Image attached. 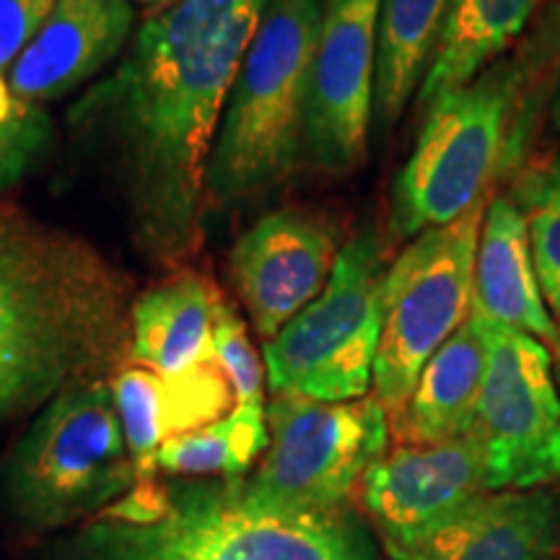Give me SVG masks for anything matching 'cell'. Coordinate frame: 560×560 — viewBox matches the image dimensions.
I'll return each instance as SVG.
<instances>
[{"label": "cell", "mask_w": 560, "mask_h": 560, "mask_svg": "<svg viewBox=\"0 0 560 560\" xmlns=\"http://www.w3.org/2000/svg\"><path fill=\"white\" fill-rule=\"evenodd\" d=\"M514 62L520 70V96L503 149L501 185H506L511 174L527 161L540 128L548 132V145L542 149H560V0H552L545 9L540 26L529 45L516 52Z\"/></svg>", "instance_id": "obj_22"}, {"label": "cell", "mask_w": 560, "mask_h": 560, "mask_svg": "<svg viewBox=\"0 0 560 560\" xmlns=\"http://www.w3.org/2000/svg\"><path fill=\"white\" fill-rule=\"evenodd\" d=\"M130 0H58L5 79L21 100L47 104L102 73L132 34Z\"/></svg>", "instance_id": "obj_14"}, {"label": "cell", "mask_w": 560, "mask_h": 560, "mask_svg": "<svg viewBox=\"0 0 560 560\" xmlns=\"http://www.w3.org/2000/svg\"><path fill=\"white\" fill-rule=\"evenodd\" d=\"M506 187L527 221L545 304L560 325V149L532 153Z\"/></svg>", "instance_id": "obj_24"}, {"label": "cell", "mask_w": 560, "mask_h": 560, "mask_svg": "<svg viewBox=\"0 0 560 560\" xmlns=\"http://www.w3.org/2000/svg\"><path fill=\"white\" fill-rule=\"evenodd\" d=\"M382 0H325L306 102L304 153L327 174H350L369 153Z\"/></svg>", "instance_id": "obj_11"}, {"label": "cell", "mask_w": 560, "mask_h": 560, "mask_svg": "<svg viewBox=\"0 0 560 560\" xmlns=\"http://www.w3.org/2000/svg\"><path fill=\"white\" fill-rule=\"evenodd\" d=\"M215 363L234 389L236 405L262 402V363L252 346L247 327L226 301H221L213 325Z\"/></svg>", "instance_id": "obj_26"}, {"label": "cell", "mask_w": 560, "mask_h": 560, "mask_svg": "<svg viewBox=\"0 0 560 560\" xmlns=\"http://www.w3.org/2000/svg\"><path fill=\"white\" fill-rule=\"evenodd\" d=\"M136 482L115 395L102 380L55 395L3 467L5 501L34 527L96 514Z\"/></svg>", "instance_id": "obj_5"}, {"label": "cell", "mask_w": 560, "mask_h": 560, "mask_svg": "<svg viewBox=\"0 0 560 560\" xmlns=\"http://www.w3.org/2000/svg\"><path fill=\"white\" fill-rule=\"evenodd\" d=\"M268 444L265 405H236L229 416L166 441L159 450L156 465L172 475H223L226 482H242Z\"/></svg>", "instance_id": "obj_23"}, {"label": "cell", "mask_w": 560, "mask_h": 560, "mask_svg": "<svg viewBox=\"0 0 560 560\" xmlns=\"http://www.w3.org/2000/svg\"><path fill=\"white\" fill-rule=\"evenodd\" d=\"M486 338V374L470 436L488 490H537L560 480V392L548 346L472 312Z\"/></svg>", "instance_id": "obj_10"}, {"label": "cell", "mask_w": 560, "mask_h": 560, "mask_svg": "<svg viewBox=\"0 0 560 560\" xmlns=\"http://www.w3.org/2000/svg\"><path fill=\"white\" fill-rule=\"evenodd\" d=\"M270 444L240 499L278 514H330L387 454L389 418L374 395L317 402L276 395L268 408Z\"/></svg>", "instance_id": "obj_9"}, {"label": "cell", "mask_w": 560, "mask_h": 560, "mask_svg": "<svg viewBox=\"0 0 560 560\" xmlns=\"http://www.w3.org/2000/svg\"><path fill=\"white\" fill-rule=\"evenodd\" d=\"M395 560H558V506L542 490H488Z\"/></svg>", "instance_id": "obj_15"}, {"label": "cell", "mask_w": 560, "mask_h": 560, "mask_svg": "<svg viewBox=\"0 0 560 560\" xmlns=\"http://www.w3.org/2000/svg\"><path fill=\"white\" fill-rule=\"evenodd\" d=\"M452 0H382L374 122L389 132L416 100L436 55Z\"/></svg>", "instance_id": "obj_21"}, {"label": "cell", "mask_w": 560, "mask_h": 560, "mask_svg": "<svg viewBox=\"0 0 560 560\" xmlns=\"http://www.w3.org/2000/svg\"><path fill=\"white\" fill-rule=\"evenodd\" d=\"M223 296L198 270H177L130 306V359L159 374L215 363L213 325Z\"/></svg>", "instance_id": "obj_18"}, {"label": "cell", "mask_w": 560, "mask_h": 560, "mask_svg": "<svg viewBox=\"0 0 560 560\" xmlns=\"http://www.w3.org/2000/svg\"><path fill=\"white\" fill-rule=\"evenodd\" d=\"M340 249L338 223L304 208L272 210L244 231L231 249L229 272L265 342L319 296Z\"/></svg>", "instance_id": "obj_12"}, {"label": "cell", "mask_w": 560, "mask_h": 560, "mask_svg": "<svg viewBox=\"0 0 560 560\" xmlns=\"http://www.w3.org/2000/svg\"><path fill=\"white\" fill-rule=\"evenodd\" d=\"M262 13L170 58L128 55L70 109V122L115 140L132 234L153 262L177 265L200 247L210 151Z\"/></svg>", "instance_id": "obj_1"}, {"label": "cell", "mask_w": 560, "mask_h": 560, "mask_svg": "<svg viewBox=\"0 0 560 560\" xmlns=\"http://www.w3.org/2000/svg\"><path fill=\"white\" fill-rule=\"evenodd\" d=\"M488 198L454 223L418 234L389 265L371 387L389 420L405 410L433 353L470 319Z\"/></svg>", "instance_id": "obj_8"}, {"label": "cell", "mask_w": 560, "mask_h": 560, "mask_svg": "<svg viewBox=\"0 0 560 560\" xmlns=\"http://www.w3.org/2000/svg\"><path fill=\"white\" fill-rule=\"evenodd\" d=\"M472 312L532 335L550 353L558 346L560 330L545 304L527 221L509 192H490L486 202L475 255Z\"/></svg>", "instance_id": "obj_17"}, {"label": "cell", "mask_w": 560, "mask_h": 560, "mask_svg": "<svg viewBox=\"0 0 560 560\" xmlns=\"http://www.w3.org/2000/svg\"><path fill=\"white\" fill-rule=\"evenodd\" d=\"M387 255L374 226L342 244L332 276L276 338L265 342V371L276 395L353 402L374 387L384 325Z\"/></svg>", "instance_id": "obj_7"}, {"label": "cell", "mask_w": 560, "mask_h": 560, "mask_svg": "<svg viewBox=\"0 0 560 560\" xmlns=\"http://www.w3.org/2000/svg\"><path fill=\"white\" fill-rule=\"evenodd\" d=\"M58 0H0V73H9L24 47L50 19Z\"/></svg>", "instance_id": "obj_27"}, {"label": "cell", "mask_w": 560, "mask_h": 560, "mask_svg": "<svg viewBox=\"0 0 560 560\" xmlns=\"http://www.w3.org/2000/svg\"><path fill=\"white\" fill-rule=\"evenodd\" d=\"M560 330V325H558ZM552 369H556V382H558V392H560V332H558V346L552 348Z\"/></svg>", "instance_id": "obj_30"}, {"label": "cell", "mask_w": 560, "mask_h": 560, "mask_svg": "<svg viewBox=\"0 0 560 560\" xmlns=\"http://www.w3.org/2000/svg\"><path fill=\"white\" fill-rule=\"evenodd\" d=\"M486 374V338L470 319L441 346L420 371L408 405L389 420L397 444H444L467 436Z\"/></svg>", "instance_id": "obj_19"}, {"label": "cell", "mask_w": 560, "mask_h": 560, "mask_svg": "<svg viewBox=\"0 0 560 560\" xmlns=\"http://www.w3.org/2000/svg\"><path fill=\"white\" fill-rule=\"evenodd\" d=\"M545 0H452L436 55L418 91V109L472 83L527 32Z\"/></svg>", "instance_id": "obj_20"}, {"label": "cell", "mask_w": 560, "mask_h": 560, "mask_svg": "<svg viewBox=\"0 0 560 560\" xmlns=\"http://www.w3.org/2000/svg\"><path fill=\"white\" fill-rule=\"evenodd\" d=\"M516 96L520 70L514 58H501L425 112L416 149L389 192L392 240L454 223L495 192Z\"/></svg>", "instance_id": "obj_4"}, {"label": "cell", "mask_w": 560, "mask_h": 560, "mask_svg": "<svg viewBox=\"0 0 560 560\" xmlns=\"http://www.w3.org/2000/svg\"><path fill=\"white\" fill-rule=\"evenodd\" d=\"M128 289L94 244L0 202V425L115 363Z\"/></svg>", "instance_id": "obj_2"}, {"label": "cell", "mask_w": 560, "mask_h": 560, "mask_svg": "<svg viewBox=\"0 0 560 560\" xmlns=\"http://www.w3.org/2000/svg\"><path fill=\"white\" fill-rule=\"evenodd\" d=\"M109 387L138 482H149L159 470V450L166 441L198 431L223 418L229 408H236L234 389L219 363H206L182 374L132 366L122 369Z\"/></svg>", "instance_id": "obj_16"}, {"label": "cell", "mask_w": 560, "mask_h": 560, "mask_svg": "<svg viewBox=\"0 0 560 560\" xmlns=\"http://www.w3.org/2000/svg\"><path fill=\"white\" fill-rule=\"evenodd\" d=\"M325 0H268L223 107L206 190L240 202L278 187L304 153L306 102Z\"/></svg>", "instance_id": "obj_3"}, {"label": "cell", "mask_w": 560, "mask_h": 560, "mask_svg": "<svg viewBox=\"0 0 560 560\" xmlns=\"http://www.w3.org/2000/svg\"><path fill=\"white\" fill-rule=\"evenodd\" d=\"M359 490L392 552L488 493L486 459L470 433L444 444H397L369 467Z\"/></svg>", "instance_id": "obj_13"}, {"label": "cell", "mask_w": 560, "mask_h": 560, "mask_svg": "<svg viewBox=\"0 0 560 560\" xmlns=\"http://www.w3.org/2000/svg\"><path fill=\"white\" fill-rule=\"evenodd\" d=\"M100 552H102V558H104V560H138V558L128 556V552L109 548V545H104V542H100Z\"/></svg>", "instance_id": "obj_28"}, {"label": "cell", "mask_w": 560, "mask_h": 560, "mask_svg": "<svg viewBox=\"0 0 560 560\" xmlns=\"http://www.w3.org/2000/svg\"><path fill=\"white\" fill-rule=\"evenodd\" d=\"M52 138V122L39 104L21 100L0 73V192L32 172Z\"/></svg>", "instance_id": "obj_25"}, {"label": "cell", "mask_w": 560, "mask_h": 560, "mask_svg": "<svg viewBox=\"0 0 560 560\" xmlns=\"http://www.w3.org/2000/svg\"><path fill=\"white\" fill-rule=\"evenodd\" d=\"M132 5H143V9H170L177 0H130Z\"/></svg>", "instance_id": "obj_29"}, {"label": "cell", "mask_w": 560, "mask_h": 560, "mask_svg": "<svg viewBox=\"0 0 560 560\" xmlns=\"http://www.w3.org/2000/svg\"><path fill=\"white\" fill-rule=\"evenodd\" d=\"M240 488L187 486L161 495L143 486L132 499L156 514L122 516L94 537L138 560H361L330 514L249 509Z\"/></svg>", "instance_id": "obj_6"}]
</instances>
